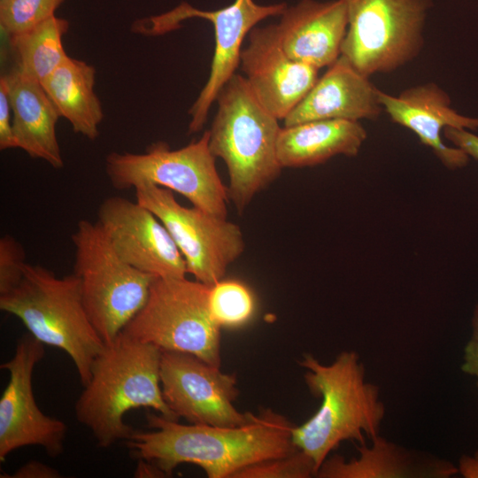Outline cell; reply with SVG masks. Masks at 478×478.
<instances>
[{"label": "cell", "instance_id": "3", "mask_svg": "<svg viewBox=\"0 0 478 478\" xmlns=\"http://www.w3.org/2000/svg\"><path fill=\"white\" fill-rule=\"evenodd\" d=\"M311 393L321 398L318 411L305 423L294 426L292 441L314 462L316 474L330 452L343 441L365 443V436H379L385 406L379 389L365 380L358 355L343 351L330 365L311 354L299 361Z\"/></svg>", "mask_w": 478, "mask_h": 478}, {"label": "cell", "instance_id": "14", "mask_svg": "<svg viewBox=\"0 0 478 478\" xmlns=\"http://www.w3.org/2000/svg\"><path fill=\"white\" fill-rule=\"evenodd\" d=\"M117 255L135 269L156 278H184L187 266L160 220L138 202L105 198L97 220Z\"/></svg>", "mask_w": 478, "mask_h": 478}, {"label": "cell", "instance_id": "1", "mask_svg": "<svg viewBox=\"0 0 478 478\" xmlns=\"http://www.w3.org/2000/svg\"><path fill=\"white\" fill-rule=\"evenodd\" d=\"M146 419L153 430L135 429L125 443L132 458L154 464L165 476L190 463L209 478H234L249 466L299 450L292 441L295 425L271 409L236 427L185 425L153 412Z\"/></svg>", "mask_w": 478, "mask_h": 478}, {"label": "cell", "instance_id": "22", "mask_svg": "<svg viewBox=\"0 0 478 478\" xmlns=\"http://www.w3.org/2000/svg\"><path fill=\"white\" fill-rule=\"evenodd\" d=\"M96 69L85 61L67 57L41 84L73 131L95 140L104 120L101 102L94 91Z\"/></svg>", "mask_w": 478, "mask_h": 478}, {"label": "cell", "instance_id": "17", "mask_svg": "<svg viewBox=\"0 0 478 478\" xmlns=\"http://www.w3.org/2000/svg\"><path fill=\"white\" fill-rule=\"evenodd\" d=\"M379 93L369 77L341 55L283 120L284 126L321 120H375L382 111Z\"/></svg>", "mask_w": 478, "mask_h": 478}, {"label": "cell", "instance_id": "12", "mask_svg": "<svg viewBox=\"0 0 478 478\" xmlns=\"http://www.w3.org/2000/svg\"><path fill=\"white\" fill-rule=\"evenodd\" d=\"M160 383L169 409L190 424L236 427L254 414L234 405L239 395L235 374L192 354L162 351Z\"/></svg>", "mask_w": 478, "mask_h": 478}, {"label": "cell", "instance_id": "8", "mask_svg": "<svg viewBox=\"0 0 478 478\" xmlns=\"http://www.w3.org/2000/svg\"><path fill=\"white\" fill-rule=\"evenodd\" d=\"M209 148V131L186 146L171 150L165 142L150 144L143 153L110 152L105 172L119 190L152 184L177 192L193 206L227 219L229 200Z\"/></svg>", "mask_w": 478, "mask_h": 478}, {"label": "cell", "instance_id": "25", "mask_svg": "<svg viewBox=\"0 0 478 478\" xmlns=\"http://www.w3.org/2000/svg\"><path fill=\"white\" fill-rule=\"evenodd\" d=\"M65 0H0V28L8 38L55 15Z\"/></svg>", "mask_w": 478, "mask_h": 478}, {"label": "cell", "instance_id": "13", "mask_svg": "<svg viewBox=\"0 0 478 478\" xmlns=\"http://www.w3.org/2000/svg\"><path fill=\"white\" fill-rule=\"evenodd\" d=\"M43 345L31 334H25L18 339L12 358L1 365L9 373L0 398L1 462L26 446H41L53 458L64 451L66 423L45 415L34 396L33 373L44 357Z\"/></svg>", "mask_w": 478, "mask_h": 478}, {"label": "cell", "instance_id": "4", "mask_svg": "<svg viewBox=\"0 0 478 478\" xmlns=\"http://www.w3.org/2000/svg\"><path fill=\"white\" fill-rule=\"evenodd\" d=\"M209 131V148L228 172V197L242 212L280 175L279 120L257 99L243 75L235 73L221 88Z\"/></svg>", "mask_w": 478, "mask_h": 478}, {"label": "cell", "instance_id": "29", "mask_svg": "<svg viewBox=\"0 0 478 478\" xmlns=\"http://www.w3.org/2000/svg\"><path fill=\"white\" fill-rule=\"evenodd\" d=\"M461 370L476 379L478 387V304L472 317V335L464 348Z\"/></svg>", "mask_w": 478, "mask_h": 478}, {"label": "cell", "instance_id": "33", "mask_svg": "<svg viewBox=\"0 0 478 478\" xmlns=\"http://www.w3.org/2000/svg\"><path fill=\"white\" fill-rule=\"evenodd\" d=\"M135 472V477H163L164 473L154 464L139 459Z\"/></svg>", "mask_w": 478, "mask_h": 478}, {"label": "cell", "instance_id": "31", "mask_svg": "<svg viewBox=\"0 0 478 478\" xmlns=\"http://www.w3.org/2000/svg\"><path fill=\"white\" fill-rule=\"evenodd\" d=\"M8 477L12 478H59L60 473L39 461L32 460L19 468H18L12 475Z\"/></svg>", "mask_w": 478, "mask_h": 478}, {"label": "cell", "instance_id": "18", "mask_svg": "<svg viewBox=\"0 0 478 478\" xmlns=\"http://www.w3.org/2000/svg\"><path fill=\"white\" fill-rule=\"evenodd\" d=\"M280 16L278 35L292 59L320 69L341 56L348 27L343 0H300Z\"/></svg>", "mask_w": 478, "mask_h": 478}, {"label": "cell", "instance_id": "7", "mask_svg": "<svg viewBox=\"0 0 478 478\" xmlns=\"http://www.w3.org/2000/svg\"><path fill=\"white\" fill-rule=\"evenodd\" d=\"M211 286L197 280L157 278L146 303L121 333L162 351L192 354L220 366V327L209 305Z\"/></svg>", "mask_w": 478, "mask_h": 478}, {"label": "cell", "instance_id": "19", "mask_svg": "<svg viewBox=\"0 0 478 478\" xmlns=\"http://www.w3.org/2000/svg\"><path fill=\"white\" fill-rule=\"evenodd\" d=\"M1 77L8 90L17 148L53 168H62L64 160L56 134L61 117L42 84L17 66Z\"/></svg>", "mask_w": 478, "mask_h": 478}, {"label": "cell", "instance_id": "30", "mask_svg": "<svg viewBox=\"0 0 478 478\" xmlns=\"http://www.w3.org/2000/svg\"><path fill=\"white\" fill-rule=\"evenodd\" d=\"M443 135L454 147L478 160V135L471 130L448 127L444 128Z\"/></svg>", "mask_w": 478, "mask_h": 478}, {"label": "cell", "instance_id": "27", "mask_svg": "<svg viewBox=\"0 0 478 478\" xmlns=\"http://www.w3.org/2000/svg\"><path fill=\"white\" fill-rule=\"evenodd\" d=\"M20 243L10 235L0 238V294L13 289L22 279L27 265Z\"/></svg>", "mask_w": 478, "mask_h": 478}, {"label": "cell", "instance_id": "32", "mask_svg": "<svg viewBox=\"0 0 478 478\" xmlns=\"http://www.w3.org/2000/svg\"><path fill=\"white\" fill-rule=\"evenodd\" d=\"M458 471L464 478H478V451L473 455H462L459 460Z\"/></svg>", "mask_w": 478, "mask_h": 478}, {"label": "cell", "instance_id": "11", "mask_svg": "<svg viewBox=\"0 0 478 478\" xmlns=\"http://www.w3.org/2000/svg\"><path fill=\"white\" fill-rule=\"evenodd\" d=\"M287 6L285 3L264 5L254 0H235L219 10L202 11L183 2L167 12L134 23L133 30L135 33L161 35L174 30L187 19L200 18L212 22L215 47L211 71L205 85L189 112V134L203 128L220 90L235 73L245 36L258 22L268 17L280 16Z\"/></svg>", "mask_w": 478, "mask_h": 478}, {"label": "cell", "instance_id": "20", "mask_svg": "<svg viewBox=\"0 0 478 478\" xmlns=\"http://www.w3.org/2000/svg\"><path fill=\"white\" fill-rule=\"evenodd\" d=\"M372 444H360L358 456L346 460L329 455L315 476L320 478H448L459 474L458 466L436 458L419 456L377 436Z\"/></svg>", "mask_w": 478, "mask_h": 478}, {"label": "cell", "instance_id": "26", "mask_svg": "<svg viewBox=\"0 0 478 478\" xmlns=\"http://www.w3.org/2000/svg\"><path fill=\"white\" fill-rule=\"evenodd\" d=\"M316 475L313 460L303 451L249 466L234 478H309Z\"/></svg>", "mask_w": 478, "mask_h": 478}, {"label": "cell", "instance_id": "16", "mask_svg": "<svg viewBox=\"0 0 478 478\" xmlns=\"http://www.w3.org/2000/svg\"><path fill=\"white\" fill-rule=\"evenodd\" d=\"M382 110L390 120L413 132L432 150L448 169L465 167L470 157L457 147L446 145L442 137L445 127L478 130V118L459 114L451 107L448 94L434 82L405 89L397 96L379 93Z\"/></svg>", "mask_w": 478, "mask_h": 478}, {"label": "cell", "instance_id": "5", "mask_svg": "<svg viewBox=\"0 0 478 478\" xmlns=\"http://www.w3.org/2000/svg\"><path fill=\"white\" fill-rule=\"evenodd\" d=\"M0 309L19 319L43 344L64 351L81 385L89 382L93 361L104 343L89 320L73 273L58 277L42 266L27 263L20 281L0 294Z\"/></svg>", "mask_w": 478, "mask_h": 478}, {"label": "cell", "instance_id": "24", "mask_svg": "<svg viewBox=\"0 0 478 478\" xmlns=\"http://www.w3.org/2000/svg\"><path fill=\"white\" fill-rule=\"evenodd\" d=\"M209 305L220 328H239L254 315L256 301L252 291L236 280H221L211 286Z\"/></svg>", "mask_w": 478, "mask_h": 478}, {"label": "cell", "instance_id": "9", "mask_svg": "<svg viewBox=\"0 0 478 478\" xmlns=\"http://www.w3.org/2000/svg\"><path fill=\"white\" fill-rule=\"evenodd\" d=\"M348 18L343 56L369 77L389 73L418 56L431 0H343Z\"/></svg>", "mask_w": 478, "mask_h": 478}, {"label": "cell", "instance_id": "10", "mask_svg": "<svg viewBox=\"0 0 478 478\" xmlns=\"http://www.w3.org/2000/svg\"><path fill=\"white\" fill-rule=\"evenodd\" d=\"M134 189L136 202L152 212L172 235L188 274L208 286L223 280L245 248L240 227L196 206L181 205L170 189L152 184Z\"/></svg>", "mask_w": 478, "mask_h": 478}, {"label": "cell", "instance_id": "15", "mask_svg": "<svg viewBox=\"0 0 478 478\" xmlns=\"http://www.w3.org/2000/svg\"><path fill=\"white\" fill-rule=\"evenodd\" d=\"M240 64L254 96L279 120L288 116L319 78V69L285 52L276 24L251 29Z\"/></svg>", "mask_w": 478, "mask_h": 478}, {"label": "cell", "instance_id": "21", "mask_svg": "<svg viewBox=\"0 0 478 478\" xmlns=\"http://www.w3.org/2000/svg\"><path fill=\"white\" fill-rule=\"evenodd\" d=\"M359 121L321 120L281 128L277 157L282 168L322 164L333 157H354L366 139Z\"/></svg>", "mask_w": 478, "mask_h": 478}, {"label": "cell", "instance_id": "23", "mask_svg": "<svg viewBox=\"0 0 478 478\" xmlns=\"http://www.w3.org/2000/svg\"><path fill=\"white\" fill-rule=\"evenodd\" d=\"M69 22L55 15L32 28L9 37L17 58V67L27 76L42 83L68 57L63 36Z\"/></svg>", "mask_w": 478, "mask_h": 478}, {"label": "cell", "instance_id": "2", "mask_svg": "<svg viewBox=\"0 0 478 478\" xmlns=\"http://www.w3.org/2000/svg\"><path fill=\"white\" fill-rule=\"evenodd\" d=\"M162 351L120 333L94 359L89 382L74 405L78 421L90 430L97 446L126 441L135 430L124 421L132 409L150 408L177 420L160 383Z\"/></svg>", "mask_w": 478, "mask_h": 478}, {"label": "cell", "instance_id": "6", "mask_svg": "<svg viewBox=\"0 0 478 478\" xmlns=\"http://www.w3.org/2000/svg\"><path fill=\"white\" fill-rule=\"evenodd\" d=\"M73 274L90 322L112 343L147 301L157 279L122 260L97 221L81 220L72 235Z\"/></svg>", "mask_w": 478, "mask_h": 478}, {"label": "cell", "instance_id": "28", "mask_svg": "<svg viewBox=\"0 0 478 478\" xmlns=\"http://www.w3.org/2000/svg\"><path fill=\"white\" fill-rule=\"evenodd\" d=\"M17 148L12 128V112L7 87L3 77L0 79V149Z\"/></svg>", "mask_w": 478, "mask_h": 478}]
</instances>
